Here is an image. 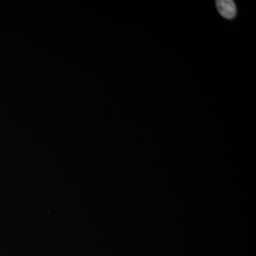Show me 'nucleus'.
Listing matches in <instances>:
<instances>
[{"label": "nucleus", "mask_w": 256, "mask_h": 256, "mask_svg": "<svg viewBox=\"0 0 256 256\" xmlns=\"http://www.w3.org/2000/svg\"><path fill=\"white\" fill-rule=\"evenodd\" d=\"M216 4L217 10L223 18L232 20L236 15V6L232 0H220L216 2Z\"/></svg>", "instance_id": "1"}]
</instances>
